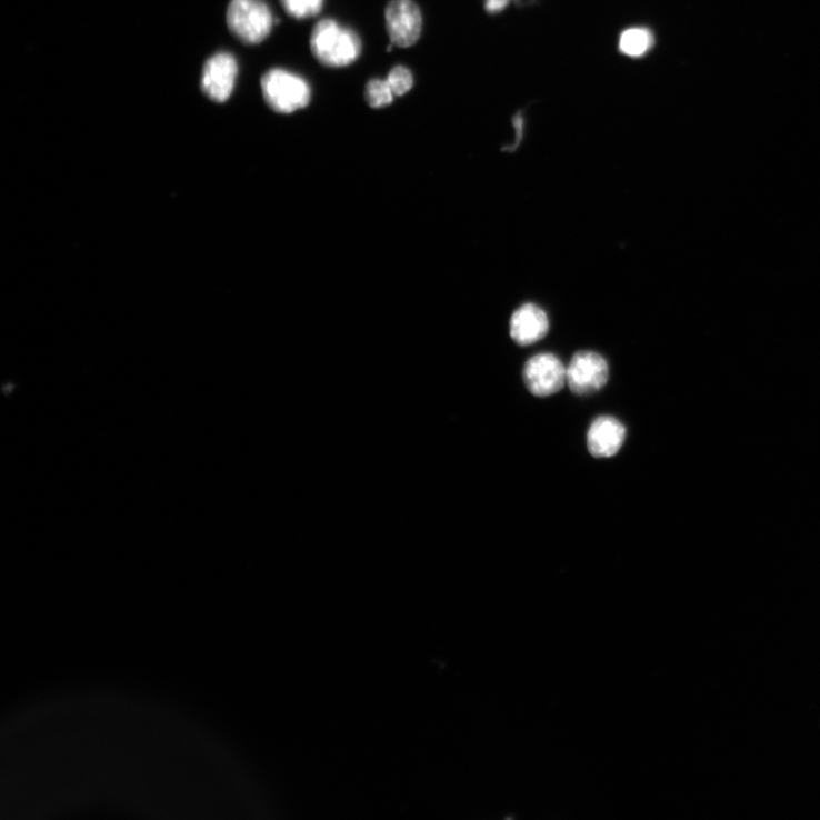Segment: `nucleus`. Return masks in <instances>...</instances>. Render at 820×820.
Returning <instances> with one entry per match:
<instances>
[{
  "mask_svg": "<svg viewBox=\"0 0 820 820\" xmlns=\"http://www.w3.org/2000/svg\"><path fill=\"white\" fill-rule=\"evenodd\" d=\"M310 50L318 62L329 68L354 63L362 51L358 33L332 19L319 21L310 36Z\"/></svg>",
  "mask_w": 820,
  "mask_h": 820,
  "instance_id": "f257e3e1",
  "label": "nucleus"
},
{
  "mask_svg": "<svg viewBox=\"0 0 820 820\" xmlns=\"http://www.w3.org/2000/svg\"><path fill=\"white\" fill-rule=\"evenodd\" d=\"M261 90L267 106L281 114L304 109L311 100L308 81L286 69L267 71L261 78Z\"/></svg>",
  "mask_w": 820,
  "mask_h": 820,
  "instance_id": "f03ea898",
  "label": "nucleus"
},
{
  "mask_svg": "<svg viewBox=\"0 0 820 820\" xmlns=\"http://www.w3.org/2000/svg\"><path fill=\"white\" fill-rule=\"evenodd\" d=\"M227 24L242 42H262L271 32L273 17L263 0H232L227 10Z\"/></svg>",
  "mask_w": 820,
  "mask_h": 820,
  "instance_id": "7ed1b4c3",
  "label": "nucleus"
},
{
  "mask_svg": "<svg viewBox=\"0 0 820 820\" xmlns=\"http://www.w3.org/2000/svg\"><path fill=\"white\" fill-rule=\"evenodd\" d=\"M607 359L594 351L577 352L567 368V384L578 396H588L603 389L609 381Z\"/></svg>",
  "mask_w": 820,
  "mask_h": 820,
  "instance_id": "20e7f679",
  "label": "nucleus"
},
{
  "mask_svg": "<svg viewBox=\"0 0 820 820\" xmlns=\"http://www.w3.org/2000/svg\"><path fill=\"white\" fill-rule=\"evenodd\" d=\"M523 381L532 394L550 397L567 384V368L556 354L539 353L527 361Z\"/></svg>",
  "mask_w": 820,
  "mask_h": 820,
  "instance_id": "39448f33",
  "label": "nucleus"
},
{
  "mask_svg": "<svg viewBox=\"0 0 820 820\" xmlns=\"http://www.w3.org/2000/svg\"><path fill=\"white\" fill-rule=\"evenodd\" d=\"M386 23L392 44L410 48L421 37L423 17L413 0H391L386 9Z\"/></svg>",
  "mask_w": 820,
  "mask_h": 820,
  "instance_id": "423d86ee",
  "label": "nucleus"
},
{
  "mask_svg": "<svg viewBox=\"0 0 820 820\" xmlns=\"http://www.w3.org/2000/svg\"><path fill=\"white\" fill-rule=\"evenodd\" d=\"M238 73L239 64L232 54L217 53L203 68L201 80L203 93L214 102H226L233 94Z\"/></svg>",
  "mask_w": 820,
  "mask_h": 820,
  "instance_id": "0eeeda50",
  "label": "nucleus"
},
{
  "mask_svg": "<svg viewBox=\"0 0 820 820\" xmlns=\"http://www.w3.org/2000/svg\"><path fill=\"white\" fill-rule=\"evenodd\" d=\"M550 331L549 316L537 304L526 303L511 318L510 333L520 346H531Z\"/></svg>",
  "mask_w": 820,
  "mask_h": 820,
  "instance_id": "6e6552de",
  "label": "nucleus"
},
{
  "mask_svg": "<svg viewBox=\"0 0 820 820\" xmlns=\"http://www.w3.org/2000/svg\"><path fill=\"white\" fill-rule=\"evenodd\" d=\"M624 439L626 428L619 420L601 417L588 430L587 447L594 458H612L621 449Z\"/></svg>",
  "mask_w": 820,
  "mask_h": 820,
  "instance_id": "1a4fd4ad",
  "label": "nucleus"
},
{
  "mask_svg": "<svg viewBox=\"0 0 820 820\" xmlns=\"http://www.w3.org/2000/svg\"><path fill=\"white\" fill-rule=\"evenodd\" d=\"M653 44V36L647 29H629L620 38V50L623 54L638 58L644 56Z\"/></svg>",
  "mask_w": 820,
  "mask_h": 820,
  "instance_id": "9d476101",
  "label": "nucleus"
},
{
  "mask_svg": "<svg viewBox=\"0 0 820 820\" xmlns=\"http://www.w3.org/2000/svg\"><path fill=\"white\" fill-rule=\"evenodd\" d=\"M394 98L387 79H372L368 82L367 88H364V100H367L371 108H386L393 102Z\"/></svg>",
  "mask_w": 820,
  "mask_h": 820,
  "instance_id": "9b49d317",
  "label": "nucleus"
},
{
  "mask_svg": "<svg viewBox=\"0 0 820 820\" xmlns=\"http://www.w3.org/2000/svg\"><path fill=\"white\" fill-rule=\"evenodd\" d=\"M281 3L290 17L304 20L321 12L324 0H281Z\"/></svg>",
  "mask_w": 820,
  "mask_h": 820,
  "instance_id": "f8f14e48",
  "label": "nucleus"
},
{
  "mask_svg": "<svg viewBox=\"0 0 820 820\" xmlns=\"http://www.w3.org/2000/svg\"><path fill=\"white\" fill-rule=\"evenodd\" d=\"M394 97H402L408 93L414 86V77L412 71L403 66L394 67L387 78Z\"/></svg>",
  "mask_w": 820,
  "mask_h": 820,
  "instance_id": "ddd939ff",
  "label": "nucleus"
},
{
  "mask_svg": "<svg viewBox=\"0 0 820 820\" xmlns=\"http://www.w3.org/2000/svg\"><path fill=\"white\" fill-rule=\"evenodd\" d=\"M509 3L510 0H487L486 9L491 13H496L506 9Z\"/></svg>",
  "mask_w": 820,
  "mask_h": 820,
  "instance_id": "4468645a",
  "label": "nucleus"
}]
</instances>
